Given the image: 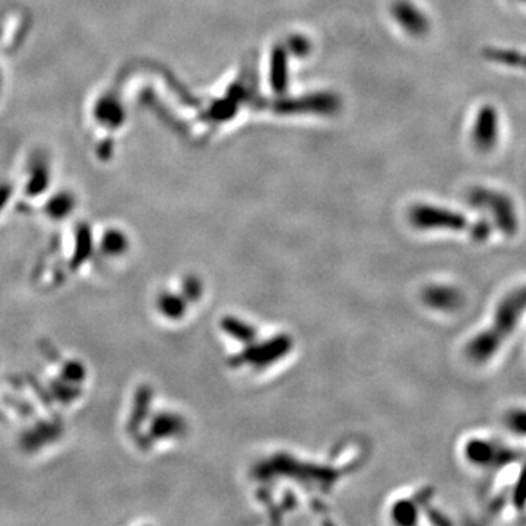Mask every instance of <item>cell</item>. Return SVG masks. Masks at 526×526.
<instances>
[{"mask_svg": "<svg viewBox=\"0 0 526 526\" xmlns=\"http://www.w3.org/2000/svg\"><path fill=\"white\" fill-rule=\"evenodd\" d=\"M526 314V285L518 287L503 297L494 310L493 320L487 329L478 333L471 344L466 347V353L478 364H484L494 358L501 348H505L509 339L516 333Z\"/></svg>", "mask_w": 526, "mask_h": 526, "instance_id": "6da1fadb", "label": "cell"}, {"mask_svg": "<svg viewBox=\"0 0 526 526\" xmlns=\"http://www.w3.org/2000/svg\"><path fill=\"white\" fill-rule=\"evenodd\" d=\"M414 224L423 228H452L461 230L463 227V218L446 209L435 206H418L413 212Z\"/></svg>", "mask_w": 526, "mask_h": 526, "instance_id": "7a4b0ae2", "label": "cell"}, {"mask_svg": "<svg viewBox=\"0 0 526 526\" xmlns=\"http://www.w3.org/2000/svg\"><path fill=\"white\" fill-rule=\"evenodd\" d=\"M392 14L406 32L419 35L424 34L428 28V22L424 14H421L419 9H417L413 3L405 2V0H401V2H396L393 5Z\"/></svg>", "mask_w": 526, "mask_h": 526, "instance_id": "3957f363", "label": "cell"}, {"mask_svg": "<svg viewBox=\"0 0 526 526\" xmlns=\"http://www.w3.org/2000/svg\"><path fill=\"white\" fill-rule=\"evenodd\" d=\"M501 453L500 448L497 446V443L494 441H488V440H483V439H476V440H472L470 441V444L466 446V450H465V454L466 458L470 459L471 462L476 463V465H493L496 462V459L498 458Z\"/></svg>", "mask_w": 526, "mask_h": 526, "instance_id": "277c9868", "label": "cell"}, {"mask_svg": "<svg viewBox=\"0 0 526 526\" xmlns=\"http://www.w3.org/2000/svg\"><path fill=\"white\" fill-rule=\"evenodd\" d=\"M428 296H430V301L435 304L436 307H440L444 310H453L458 307V304L461 303L459 292L448 287L431 288V292Z\"/></svg>", "mask_w": 526, "mask_h": 526, "instance_id": "5b68a950", "label": "cell"}, {"mask_svg": "<svg viewBox=\"0 0 526 526\" xmlns=\"http://www.w3.org/2000/svg\"><path fill=\"white\" fill-rule=\"evenodd\" d=\"M287 56L283 49H279L274 53V61H272V74H271V80H272V87L276 91H284L287 87Z\"/></svg>", "mask_w": 526, "mask_h": 526, "instance_id": "8992f818", "label": "cell"}, {"mask_svg": "<svg viewBox=\"0 0 526 526\" xmlns=\"http://www.w3.org/2000/svg\"><path fill=\"white\" fill-rule=\"evenodd\" d=\"M476 133V142L478 144H484L490 145V138L493 139L496 133V126H494V116L490 113H483L481 117L478 119V124L475 129Z\"/></svg>", "mask_w": 526, "mask_h": 526, "instance_id": "52a82bcc", "label": "cell"}, {"mask_svg": "<svg viewBox=\"0 0 526 526\" xmlns=\"http://www.w3.org/2000/svg\"><path fill=\"white\" fill-rule=\"evenodd\" d=\"M507 426L512 431L516 432V435L526 436V411H512L507 415Z\"/></svg>", "mask_w": 526, "mask_h": 526, "instance_id": "ba28073f", "label": "cell"}]
</instances>
